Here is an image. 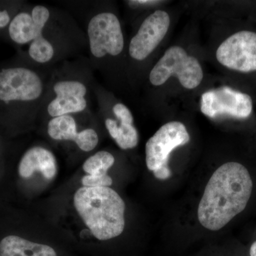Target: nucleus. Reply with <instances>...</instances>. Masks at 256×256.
<instances>
[{
	"instance_id": "obj_1",
	"label": "nucleus",
	"mask_w": 256,
	"mask_h": 256,
	"mask_svg": "<svg viewBox=\"0 0 256 256\" xmlns=\"http://www.w3.org/2000/svg\"><path fill=\"white\" fill-rule=\"evenodd\" d=\"M250 173L235 162L216 170L206 184L198 206V220L208 230L224 228L246 207L252 191Z\"/></svg>"
},
{
	"instance_id": "obj_2",
	"label": "nucleus",
	"mask_w": 256,
	"mask_h": 256,
	"mask_svg": "<svg viewBox=\"0 0 256 256\" xmlns=\"http://www.w3.org/2000/svg\"><path fill=\"white\" fill-rule=\"evenodd\" d=\"M74 204L80 218L98 240H110L124 232L126 204L112 188L82 186L76 192Z\"/></svg>"
},
{
	"instance_id": "obj_3",
	"label": "nucleus",
	"mask_w": 256,
	"mask_h": 256,
	"mask_svg": "<svg viewBox=\"0 0 256 256\" xmlns=\"http://www.w3.org/2000/svg\"><path fill=\"white\" fill-rule=\"evenodd\" d=\"M190 141V136L184 124L178 121L168 122L162 126L146 143V164L158 180H165L171 176L169 168L172 152Z\"/></svg>"
},
{
	"instance_id": "obj_4",
	"label": "nucleus",
	"mask_w": 256,
	"mask_h": 256,
	"mask_svg": "<svg viewBox=\"0 0 256 256\" xmlns=\"http://www.w3.org/2000/svg\"><path fill=\"white\" fill-rule=\"evenodd\" d=\"M175 76L185 88L194 89L203 80V70L198 60L186 53L182 47H170L152 69L150 82L156 86L162 85Z\"/></svg>"
},
{
	"instance_id": "obj_5",
	"label": "nucleus",
	"mask_w": 256,
	"mask_h": 256,
	"mask_svg": "<svg viewBox=\"0 0 256 256\" xmlns=\"http://www.w3.org/2000/svg\"><path fill=\"white\" fill-rule=\"evenodd\" d=\"M200 108L202 114L212 118L228 116L246 119L252 114V101L246 94L223 86L202 94Z\"/></svg>"
},
{
	"instance_id": "obj_6",
	"label": "nucleus",
	"mask_w": 256,
	"mask_h": 256,
	"mask_svg": "<svg viewBox=\"0 0 256 256\" xmlns=\"http://www.w3.org/2000/svg\"><path fill=\"white\" fill-rule=\"evenodd\" d=\"M89 45L96 58L119 55L124 48V37L118 18L110 12L96 14L88 26Z\"/></svg>"
},
{
	"instance_id": "obj_7",
	"label": "nucleus",
	"mask_w": 256,
	"mask_h": 256,
	"mask_svg": "<svg viewBox=\"0 0 256 256\" xmlns=\"http://www.w3.org/2000/svg\"><path fill=\"white\" fill-rule=\"evenodd\" d=\"M216 58L224 66L242 73L256 70V33L242 31L220 44Z\"/></svg>"
},
{
	"instance_id": "obj_8",
	"label": "nucleus",
	"mask_w": 256,
	"mask_h": 256,
	"mask_svg": "<svg viewBox=\"0 0 256 256\" xmlns=\"http://www.w3.org/2000/svg\"><path fill=\"white\" fill-rule=\"evenodd\" d=\"M42 92L41 78L33 70L12 68L0 72V100H34L41 96Z\"/></svg>"
},
{
	"instance_id": "obj_9",
	"label": "nucleus",
	"mask_w": 256,
	"mask_h": 256,
	"mask_svg": "<svg viewBox=\"0 0 256 256\" xmlns=\"http://www.w3.org/2000/svg\"><path fill=\"white\" fill-rule=\"evenodd\" d=\"M170 25V18L166 12L156 10L150 15L131 40L129 46L130 56L138 60H146L162 41Z\"/></svg>"
},
{
	"instance_id": "obj_10",
	"label": "nucleus",
	"mask_w": 256,
	"mask_h": 256,
	"mask_svg": "<svg viewBox=\"0 0 256 256\" xmlns=\"http://www.w3.org/2000/svg\"><path fill=\"white\" fill-rule=\"evenodd\" d=\"M54 90L56 97L50 102L47 108L52 117L82 112L86 108L85 96L87 88L82 82L62 80L55 84Z\"/></svg>"
},
{
	"instance_id": "obj_11",
	"label": "nucleus",
	"mask_w": 256,
	"mask_h": 256,
	"mask_svg": "<svg viewBox=\"0 0 256 256\" xmlns=\"http://www.w3.org/2000/svg\"><path fill=\"white\" fill-rule=\"evenodd\" d=\"M48 133L56 140L74 141L82 150L85 152L95 149L98 143V136L94 129L89 128L77 132L76 122L69 114L50 120Z\"/></svg>"
},
{
	"instance_id": "obj_12",
	"label": "nucleus",
	"mask_w": 256,
	"mask_h": 256,
	"mask_svg": "<svg viewBox=\"0 0 256 256\" xmlns=\"http://www.w3.org/2000/svg\"><path fill=\"white\" fill-rule=\"evenodd\" d=\"M50 16L48 10L42 5L34 8L32 15L28 13H20L10 23V37L20 44L33 42L38 35L42 34L43 28Z\"/></svg>"
},
{
	"instance_id": "obj_13",
	"label": "nucleus",
	"mask_w": 256,
	"mask_h": 256,
	"mask_svg": "<svg viewBox=\"0 0 256 256\" xmlns=\"http://www.w3.org/2000/svg\"><path fill=\"white\" fill-rule=\"evenodd\" d=\"M114 114L119 120L120 124L112 119L106 120V126L109 134L118 146L122 150L136 148L139 141L137 129L133 126V117L127 106L118 104L112 108Z\"/></svg>"
},
{
	"instance_id": "obj_14",
	"label": "nucleus",
	"mask_w": 256,
	"mask_h": 256,
	"mask_svg": "<svg viewBox=\"0 0 256 256\" xmlns=\"http://www.w3.org/2000/svg\"><path fill=\"white\" fill-rule=\"evenodd\" d=\"M18 171L22 178H30L34 173L40 172L44 178L52 180L57 173L56 160L48 150L42 146H34L24 154Z\"/></svg>"
},
{
	"instance_id": "obj_15",
	"label": "nucleus",
	"mask_w": 256,
	"mask_h": 256,
	"mask_svg": "<svg viewBox=\"0 0 256 256\" xmlns=\"http://www.w3.org/2000/svg\"><path fill=\"white\" fill-rule=\"evenodd\" d=\"M0 256H57V254L48 246L16 236H8L0 242Z\"/></svg>"
},
{
	"instance_id": "obj_16",
	"label": "nucleus",
	"mask_w": 256,
	"mask_h": 256,
	"mask_svg": "<svg viewBox=\"0 0 256 256\" xmlns=\"http://www.w3.org/2000/svg\"><path fill=\"white\" fill-rule=\"evenodd\" d=\"M114 158L110 152L106 151L98 152L86 160L82 169L90 176L96 178H108V171L114 164Z\"/></svg>"
},
{
	"instance_id": "obj_17",
	"label": "nucleus",
	"mask_w": 256,
	"mask_h": 256,
	"mask_svg": "<svg viewBox=\"0 0 256 256\" xmlns=\"http://www.w3.org/2000/svg\"><path fill=\"white\" fill-rule=\"evenodd\" d=\"M28 54L35 62L44 64L52 60L54 56V50L52 44L43 35L40 34L32 42Z\"/></svg>"
},
{
	"instance_id": "obj_18",
	"label": "nucleus",
	"mask_w": 256,
	"mask_h": 256,
	"mask_svg": "<svg viewBox=\"0 0 256 256\" xmlns=\"http://www.w3.org/2000/svg\"><path fill=\"white\" fill-rule=\"evenodd\" d=\"M10 15L6 11H0V28H4L9 24Z\"/></svg>"
},
{
	"instance_id": "obj_19",
	"label": "nucleus",
	"mask_w": 256,
	"mask_h": 256,
	"mask_svg": "<svg viewBox=\"0 0 256 256\" xmlns=\"http://www.w3.org/2000/svg\"><path fill=\"white\" fill-rule=\"evenodd\" d=\"M131 4L134 5H149L154 4L159 2L158 1H148V0H138V1H130Z\"/></svg>"
},
{
	"instance_id": "obj_20",
	"label": "nucleus",
	"mask_w": 256,
	"mask_h": 256,
	"mask_svg": "<svg viewBox=\"0 0 256 256\" xmlns=\"http://www.w3.org/2000/svg\"><path fill=\"white\" fill-rule=\"evenodd\" d=\"M250 256H256V242H254L250 247Z\"/></svg>"
}]
</instances>
